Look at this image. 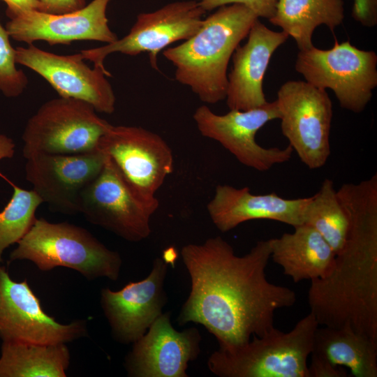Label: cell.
<instances>
[{
  "label": "cell",
  "mask_w": 377,
  "mask_h": 377,
  "mask_svg": "<svg viewBox=\"0 0 377 377\" xmlns=\"http://www.w3.org/2000/svg\"><path fill=\"white\" fill-rule=\"evenodd\" d=\"M304 224L315 229L335 255L342 249L347 236L348 219L331 179H324L318 191L310 197L304 214Z\"/></svg>",
  "instance_id": "d4e9b609"
},
{
  "label": "cell",
  "mask_w": 377,
  "mask_h": 377,
  "mask_svg": "<svg viewBox=\"0 0 377 377\" xmlns=\"http://www.w3.org/2000/svg\"><path fill=\"white\" fill-rule=\"evenodd\" d=\"M200 341L197 328L179 332L171 324L170 313H162L133 343L125 369L131 377H188V364L200 354Z\"/></svg>",
  "instance_id": "e0dca14e"
},
{
  "label": "cell",
  "mask_w": 377,
  "mask_h": 377,
  "mask_svg": "<svg viewBox=\"0 0 377 377\" xmlns=\"http://www.w3.org/2000/svg\"><path fill=\"white\" fill-rule=\"evenodd\" d=\"M7 5L6 15L10 18L19 13L39 10L40 0H2Z\"/></svg>",
  "instance_id": "1f68e13d"
},
{
  "label": "cell",
  "mask_w": 377,
  "mask_h": 377,
  "mask_svg": "<svg viewBox=\"0 0 377 377\" xmlns=\"http://www.w3.org/2000/svg\"><path fill=\"white\" fill-rule=\"evenodd\" d=\"M309 199H287L276 193L254 194L248 187L219 184L207 209L212 223L223 232L244 222L259 219L275 221L295 228L304 224Z\"/></svg>",
  "instance_id": "ffe728a7"
},
{
  "label": "cell",
  "mask_w": 377,
  "mask_h": 377,
  "mask_svg": "<svg viewBox=\"0 0 377 377\" xmlns=\"http://www.w3.org/2000/svg\"><path fill=\"white\" fill-rule=\"evenodd\" d=\"M9 37L0 23V91L7 97H16L27 87L28 79L15 66V49L12 47Z\"/></svg>",
  "instance_id": "4316f807"
},
{
  "label": "cell",
  "mask_w": 377,
  "mask_h": 377,
  "mask_svg": "<svg viewBox=\"0 0 377 377\" xmlns=\"http://www.w3.org/2000/svg\"><path fill=\"white\" fill-rule=\"evenodd\" d=\"M17 244L10 260H29L43 272L66 267L88 280L105 277L117 281L120 274V254L85 228L72 223L36 218Z\"/></svg>",
  "instance_id": "277c9868"
},
{
  "label": "cell",
  "mask_w": 377,
  "mask_h": 377,
  "mask_svg": "<svg viewBox=\"0 0 377 377\" xmlns=\"http://www.w3.org/2000/svg\"><path fill=\"white\" fill-rule=\"evenodd\" d=\"M158 206V200L146 201L135 195L105 155L101 171L82 193L80 213L89 223L138 242L150 235L151 217Z\"/></svg>",
  "instance_id": "30bf717a"
},
{
  "label": "cell",
  "mask_w": 377,
  "mask_h": 377,
  "mask_svg": "<svg viewBox=\"0 0 377 377\" xmlns=\"http://www.w3.org/2000/svg\"><path fill=\"white\" fill-rule=\"evenodd\" d=\"M41 198L34 190L13 186L10 201L0 212V264L6 249L17 244L29 230Z\"/></svg>",
  "instance_id": "484cf974"
},
{
  "label": "cell",
  "mask_w": 377,
  "mask_h": 377,
  "mask_svg": "<svg viewBox=\"0 0 377 377\" xmlns=\"http://www.w3.org/2000/svg\"><path fill=\"white\" fill-rule=\"evenodd\" d=\"M89 103L61 97L43 103L28 120L23 134V156L75 154L98 149L112 124L98 117Z\"/></svg>",
  "instance_id": "52a82bcc"
},
{
  "label": "cell",
  "mask_w": 377,
  "mask_h": 377,
  "mask_svg": "<svg viewBox=\"0 0 377 377\" xmlns=\"http://www.w3.org/2000/svg\"><path fill=\"white\" fill-rule=\"evenodd\" d=\"M15 153V144L10 138L0 134V161L6 158H11Z\"/></svg>",
  "instance_id": "d6a6232c"
},
{
  "label": "cell",
  "mask_w": 377,
  "mask_h": 377,
  "mask_svg": "<svg viewBox=\"0 0 377 377\" xmlns=\"http://www.w3.org/2000/svg\"><path fill=\"white\" fill-rule=\"evenodd\" d=\"M70 362L66 343L2 341L0 377H66Z\"/></svg>",
  "instance_id": "cb8c5ba5"
},
{
  "label": "cell",
  "mask_w": 377,
  "mask_h": 377,
  "mask_svg": "<svg viewBox=\"0 0 377 377\" xmlns=\"http://www.w3.org/2000/svg\"><path fill=\"white\" fill-rule=\"evenodd\" d=\"M318 326L309 313L289 332L273 327L242 345L219 347L209 356L208 368L220 377H309L308 358Z\"/></svg>",
  "instance_id": "5b68a950"
},
{
  "label": "cell",
  "mask_w": 377,
  "mask_h": 377,
  "mask_svg": "<svg viewBox=\"0 0 377 377\" xmlns=\"http://www.w3.org/2000/svg\"><path fill=\"white\" fill-rule=\"evenodd\" d=\"M110 1L93 0L84 8L66 14L21 12L10 18L6 29L10 37L28 45L40 40L50 45L70 44L78 40L111 43L118 37L108 26L106 10Z\"/></svg>",
  "instance_id": "ac0fdd59"
},
{
  "label": "cell",
  "mask_w": 377,
  "mask_h": 377,
  "mask_svg": "<svg viewBox=\"0 0 377 377\" xmlns=\"http://www.w3.org/2000/svg\"><path fill=\"white\" fill-rule=\"evenodd\" d=\"M88 335L87 323L57 322L44 311L27 279L13 281L0 265V338L2 341L67 343Z\"/></svg>",
  "instance_id": "4fadbf2b"
},
{
  "label": "cell",
  "mask_w": 377,
  "mask_h": 377,
  "mask_svg": "<svg viewBox=\"0 0 377 377\" xmlns=\"http://www.w3.org/2000/svg\"><path fill=\"white\" fill-rule=\"evenodd\" d=\"M351 15L363 27H375L377 24V0H354Z\"/></svg>",
  "instance_id": "f1b7e54d"
},
{
  "label": "cell",
  "mask_w": 377,
  "mask_h": 377,
  "mask_svg": "<svg viewBox=\"0 0 377 377\" xmlns=\"http://www.w3.org/2000/svg\"><path fill=\"white\" fill-rule=\"evenodd\" d=\"M288 37L283 31L269 29L259 18L254 22L246 43L239 45L231 58L226 96L230 110H247L267 103L263 91L265 74L272 54Z\"/></svg>",
  "instance_id": "d6986e66"
},
{
  "label": "cell",
  "mask_w": 377,
  "mask_h": 377,
  "mask_svg": "<svg viewBox=\"0 0 377 377\" xmlns=\"http://www.w3.org/2000/svg\"><path fill=\"white\" fill-rule=\"evenodd\" d=\"M203 20L198 31L163 56L175 68V77L203 103L226 99L228 66L239 43L258 19L249 8L232 3L220 6Z\"/></svg>",
  "instance_id": "3957f363"
},
{
  "label": "cell",
  "mask_w": 377,
  "mask_h": 377,
  "mask_svg": "<svg viewBox=\"0 0 377 377\" xmlns=\"http://www.w3.org/2000/svg\"><path fill=\"white\" fill-rule=\"evenodd\" d=\"M206 11L195 0L179 1L148 13L138 15L129 33L121 39L99 47L83 50L84 59L106 70L104 60L114 52L135 56L148 53L151 66L158 71L157 57L168 46L194 35L203 22Z\"/></svg>",
  "instance_id": "8fae6325"
},
{
  "label": "cell",
  "mask_w": 377,
  "mask_h": 377,
  "mask_svg": "<svg viewBox=\"0 0 377 377\" xmlns=\"http://www.w3.org/2000/svg\"><path fill=\"white\" fill-rule=\"evenodd\" d=\"M311 362L308 365L309 377H347L345 368L335 366L327 360L311 354Z\"/></svg>",
  "instance_id": "f546056e"
},
{
  "label": "cell",
  "mask_w": 377,
  "mask_h": 377,
  "mask_svg": "<svg viewBox=\"0 0 377 377\" xmlns=\"http://www.w3.org/2000/svg\"><path fill=\"white\" fill-rule=\"evenodd\" d=\"M342 206L346 239L328 275L310 281V313L319 326L348 327L377 340V200L354 195Z\"/></svg>",
  "instance_id": "7a4b0ae2"
},
{
  "label": "cell",
  "mask_w": 377,
  "mask_h": 377,
  "mask_svg": "<svg viewBox=\"0 0 377 377\" xmlns=\"http://www.w3.org/2000/svg\"><path fill=\"white\" fill-rule=\"evenodd\" d=\"M276 101L247 110H230L217 114L207 105L198 107L193 119L201 135L219 142L245 166L260 172L288 162L293 152L285 148L263 147L256 141V135L267 122L279 119Z\"/></svg>",
  "instance_id": "7c38bea8"
},
{
  "label": "cell",
  "mask_w": 377,
  "mask_h": 377,
  "mask_svg": "<svg viewBox=\"0 0 377 377\" xmlns=\"http://www.w3.org/2000/svg\"><path fill=\"white\" fill-rule=\"evenodd\" d=\"M80 53L59 55L40 50L33 43L15 48L16 63L43 77L59 96L82 100L96 112L111 114L115 109V96L106 77L110 72L99 67L91 68Z\"/></svg>",
  "instance_id": "9a60e30c"
},
{
  "label": "cell",
  "mask_w": 377,
  "mask_h": 377,
  "mask_svg": "<svg viewBox=\"0 0 377 377\" xmlns=\"http://www.w3.org/2000/svg\"><path fill=\"white\" fill-rule=\"evenodd\" d=\"M354 377H377V340L350 327H318L311 353Z\"/></svg>",
  "instance_id": "7402d4cb"
},
{
  "label": "cell",
  "mask_w": 377,
  "mask_h": 377,
  "mask_svg": "<svg viewBox=\"0 0 377 377\" xmlns=\"http://www.w3.org/2000/svg\"><path fill=\"white\" fill-rule=\"evenodd\" d=\"M167 271V260L156 258L149 274L142 280L130 282L118 290L101 289V309L115 341L134 343L163 313L167 303L164 290Z\"/></svg>",
  "instance_id": "2e32d148"
},
{
  "label": "cell",
  "mask_w": 377,
  "mask_h": 377,
  "mask_svg": "<svg viewBox=\"0 0 377 377\" xmlns=\"http://www.w3.org/2000/svg\"><path fill=\"white\" fill-rule=\"evenodd\" d=\"M38 11L49 14H66L86 6V0H40Z\"/></svg>",
  "instance_id": "4dcf8cb0"
},
{
  "label": "cell",
  "mask_w": 377,
  "mask_h": 377,
  "mask_svg": "<svg viewBox=\"0 0 377 377\" xmlns=\"http://www.w3.org/2000/svg\"><path fill=\"white\" fill-rule=\"evenodd\" d=\"M181 255L191 288L177 322L202 325L219 347L240 346L263 335L274 327L276 311L297 301L292 289L266 277L270 239L258 241L240 256L217 236L184 246Z\"/></svg>",
  "instance_id": "6da1fadb"
},
{
  "label": "cell",
  "mask_w": 377,
  "mask_h": 377,
  "mask_svg": "<svg viewBox=\"0 0 377 377\" xmlns=\"http://www.w3.org/2000/svg\"><path fill=\"white\" fill-rule=\"evenodd\" d=\"M344 19L343 0H277L269 20L292 37L300 50L313 46L315 29L327 26L332 31Z\"/></svg>",
  "instance_id": "603a6c76"
},
{
  "label": "cell",
  "mask_w": 377,
  "mask_h": 377,
  "mask_svg": "<svg viewBox=\"0 0 377 377\" xmlns=\"http://www.w3.org/2000/svg\"><path fill=\"white\" fill-rule=\"evenodd\" d=\"M276 101L288 145L309 169L323 167L331 153L332 103L326 90L290 80L279 88Z\"/></svg>",
  "instance_id": "ba28073f"
},
{
  "label": "cell",
  "mask_w": 377,
  "mask_h": 377,
  "mask_svg": "<svg viewBox=\"0 0 377 377\" xmlns=\"http://www.w3.org/2000/svg\"><path fill=\"white\" fill-rule=\"evenodd\" d=\"M277 0H200V6L207 12L220 6L237 3L251 10L258 18L269 20L274 15Z\"/></svg>",
  "instance_id": "83f0119b"
},
{
  "label": "cell",
  "mask_w": 377,
  "mask_h": 377,
  "mask_svg": "<svg viewBox=\"0 0 377 377\" xmlns=\"http://www.w3.org/2000/svg\"><path fill=\"white\" fill-rule=\"evenodd\" d=\"M271 256L295 283L325 277L332 269L335 254L313 228L302 224L293 232L270 239Z\"/></svg>",
  "instance_id": "44dd1931"
},
{
  "label": "cell",
  "mask_w": 377,
  "mask_h": 377,
  "mask_svg": "<svg viewBox=\"0 0 377 377\" xmlns=\"http://www.w3.org/2000/svg\"><path fill=\"white\" fill-rule=\"evenodd\" d=\"M27 159L26 179L52 212L80 213L84 189L101 171L105 155L96 151L75 154H38Z\"/></svg>",
  "instance_id": "5bb4252c"
},
{
  "label": "cell",
  "mask_w": 377,
  "mask_h": 377,
  "mask_svg": "<svg viewBox=\"0 0 377 377\" xmlns=\"http://www.w3.org/2000/svg\"><path fill=\"white\" fill-rule=\"evenodd\" d=\"M295 71L316 87L331 89L340 106L354 113L362 112L377 86V55L357 48L349 41H336L329 50L311 46L300 50Z\"/></svg>",
  "instance_id": "8992f818"
},
{
  "label": "cell",
  "mask_w": 377,
  "mask_h": 377,
  "mask_svg": "<svg viewBox=\"0 0 377 377\" xmlns=\"http://www.w3.org/2000/svg\"><path fill=\"white\" fill-rule=\"evenodd\" d=\"M98 149L135 195L146 201L158 200L155 194L174 166L172 150L160 135L140 126L111 125Z\"/></svg>",
  "instance_id": "9c48e42d"
}]
</instances>
